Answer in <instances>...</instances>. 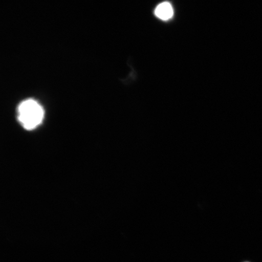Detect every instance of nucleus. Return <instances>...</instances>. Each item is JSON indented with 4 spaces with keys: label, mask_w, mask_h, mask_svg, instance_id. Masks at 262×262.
<instances>
[{
    "label": "nucleus",
    "mask_w": 262,
    "mask_h": 262,
    "mask_svg": "<svg viewBox=\"0 0 262 262\" xmlns=\"http://www.w3.org/2000/svg\"><path fill=\"white\" fill-rule=\"evenodd\" d=\"M18 113L19 122L28 130L35 129L42 122L44 117L42 107L32 99L23 101L18 106Z\"/></svg>",
    "instance_id": "1"
},
{
    "label": "nucleus",
    "mask_w": 262,
    "mask_h": 262,
    "mask_svg": "<svg viewBox=\"0 0 262 262\" xmlns=\"http://www.w3.org/2000/svg\"><path fill=\"white\" fill-rule=\"evenodd\" d=\"M155 15L162 20L166 21L171 19L173 15L172 6L169 2H163L157 6Z\"/></svg>",
    "instance_id": "2"
}]
</instances>
